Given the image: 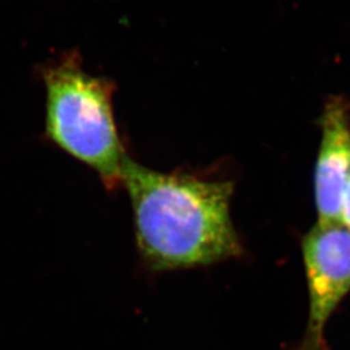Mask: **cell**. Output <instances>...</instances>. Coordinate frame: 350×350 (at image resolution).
<instances>
[{
  "label": "cell",
  "mask_w": 350,
  "mask_h": 350,
  "mask_svg": "<svg viewBox=\"0 0 350 350\" xmlns=\"http://www.w3.org/2000/svg\"><path fill=\"white\" fill-rule=\"evenodd\" d=\"M121 183L131 201L140 256L152 270L208 266L241 256L231 218L232 182L161 173L126 156Z\"/></svg>",
  "instance_id": "obj_1"
},
{
  "label": "cell",
  "mask_w": 350,
  "mask_h": 350,
  "mask_svg": "<svg viewBox=\"0 0 350 350\" xmlns=\"http://www.w3.org/2000/svg\"><path fill=\"white\" fill-rule=\"evenodd\" d=\"M43 78L50 138L94 169L107 187H117L126 154L113 116L112 86L75 62L50 68Z\"/></svg>",
  "instance_id": "obj_2"
},
{
  "label": "cell",
  "mask_w": 350,
  "mask_h": 350,
  "mask_svg": "<svg viewBox=\"0 0 350 350\" xmlns=\"http://www.w3.org/2000/svg\"><path fill=\"white\" fill-rule=\"evenodd\" d=\"M301 248L309 314L295 350H329L325 325L350 292V231L340 224H317L302 239Z\"/></svg>",
  "instance_id": "obj_3"
},
{
  "label": "cell",
  "mask_w": 350,
  "mask_h": 350,
  "mask_svg": "<svg viewBox=\"0 0 350 350\" xmlns=\"http://www.w3.org/2000/svg\"><path fill=\"white\" fill-rule=\"evenodd\" d=\"M321 130L322 138L314 167L317 224H340L342 196L350 176L349 103L342 98L327 101Z\"/></svg>",
  "instance_id": "obj_4"
},
{
  "label": "cell",
  "mask_w": 350,
  "mask_h": 350,
  "mask_svg": "<svg viewBox=\"0 0 350 350\" xmlns=\"http://www.w3.org/2000/svg\"><path fill=\"white\" fill-rule=\"evenodd\" d=\"M340 224L344 226L348 231H350V176L349 179H348V185H347V187H345L344 196H342Z\"/></svg>",
  "instance_id": "obj_5"
}]
</instances>
